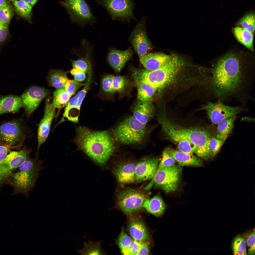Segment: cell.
Returning <instances> with one entry per match:
<instances>
[{"mask_svg": "<svg viewBox=\"0 0 255 255\" xmlns=\"http://www.w3.org/2000/svg\"><path fill=\"white\" fill-rule=\"evenodd\" d=\"M245 64L240 55L230 52L206 69L202 87L207 102L235 101L244 106L252 100L255 72Z\"/></svg>", "mask_w": 255, "mask_h": 255, "instance_id": "1", "label": "cell"}, {"mask_svg": "<svg viewBox=\"0 0 255 255\" xmlns=\"http://www.w3.org/2000/svg\"><path fill=\"white\" fill-rule=\"evenodd\" d=\"M166 136L176 144L181 140H188L194 146L195 153L205 160L212 159L209 145L212 137L206 128L200 127H185L174 123L164 115L158 119Z\"/></svg>", "mask_w": 255, "mask_h": 255, "instance_id": "2", "label": "cell"}, {"mask_svg": "<svg viewBox=\"0 0 255 255\" xmlns=\"http://www.w3.org/2000/svg\"><path fill=\"white\" fill-rule=\"evenodd\" d=\"M75 140L80 149L100 164L105 163L114 151L113 140L107 131H94L79 127Z\"/></svg>", "mask_w": 255, "mask_h": 255, "instance_id": "3", "label": "cell"}, {"mask_svg": "<svg viewBox=\"0 0 255 255\" xmlns=\"http://www.w3.org/2000/svg\"><path fill=\"white\" fill-rule=\"evenodd\" d=\"M146 125L133 116L127 117L120 122L113 129L112 134L118 142L125 144H139L146 134Z\"/></svg>", "mask_w": 255, "mask_h": 255, "instance_id": "4", "label": "cell"}, {"mask_svg": "<svg viewBox=\"0 0 255 255\" xmlns=\"http://www.w3.org/2000/svg\"><path fill=\"white\" fill-rule=\"evenodd\" d=\"M41 163L36 160L27 159L13 175V184L19 191L27 193L34 187L41 170Z\"/></svg>", "mask_w": 255, "mask_h": 255, "instance_id": "5", "label": "cell"}, {"mask_svg": "<svg viewBox=\"0 0 255 255\" xmlns=\"http://www.w3.org/2000/svg\"><path fill=\"white\" fill-rule=\"evenodd\" d=\"M182 170V166L175 165L157 169L152 179L144 189H149L154 184L167 193L175 191L179 184Z\"/></svg>", "mask_w": 255, "mask_h": 255, "instance_id": "6", "label": "cell"}, {"mask_svg": "<svg viewBox=\"0 0 255 255\" xmlns=\"http://www.w3.org/2000/svg\"><path fill=\"white\" fill-rule=\"evenodd\" d=\"M185 64L183 59L173 55L170 60L158 68L161 90L168 87L181 79Z\"/></svg>", "mask_w": 255, "mask_h": 255, "instance_id": "7", "label": "cell"}, {"mask_svg": "<svg viewBox=\"0 0 255 255\" xmlns=\"http://www.w3.org/2000/svg\"><path fill=\"white\" fill-rule=\"evenodd\" d=\"M96 1L106 8L113 20L127 21L129 23L131 19L136 20L133 14V0H97Z\"/></svg>", "mask_w": 255, "mask_h": 255, "instance_id": "8", "label": "cell"}, {"mask_svg": "<svg viewBox=\"0 0 255 255\" xmlns=\"http://www.w3.org/2000/svg\"><path fill=\"white\" fill-rule=\"evenodd\" d=\"M147 198L145 194L141 191L127 188L118 193L116 204L118 208L124 213L130 214L141 209Z\"/></svg>", "mask_w": 255, "mask_h": 255, "instance_id": "9", "label": "cell"}, {"mask_svg": "<svg viewBox=\"0 0 255 255\" xmlns=\"http://www.w3.org/2000/svg\"><path fill=\"white\" fill-rule=\"evenodd\" d=\"M199 110H205L211 122L217 124L224 119L236 116L244 109L242 107L229 106L217 101L207 102Z\"/></svg>", "mask_w": 255, "mask_h": 255, "instance_id": "10", "label": "cell"}, {"mask_svg": "<svg viewBox=\"0 0 255 255\" xmlns=\"http://www.w3.org/2000/svg\"><path fill=\"white\" fill-rule=\"evenodd\" d=\"M146 19L143 16L138 21L129 37L132 46L139 58L149 53L153 48L147 32Z\"/></svg>", "mask_w": 255, "mask_h": 255, "instance_id": "11", "label": "cell"}, {"mask_svg": "<svg viewBox=\"0 0 255 255\" xmlns=\"http://www.w3.org/2000/svg\"><path fill=\"white\" fill-rule=\"evenodd\" d=\"M29 151L25 149L11 152L0 163V184L8 179L13 170L19 168L28 158Z\"/></svg>", "mask_w": 255, "mask_h": 255, "instance_id": "12", "label": "cell"}, {"mask_svg": "<svg viewBox=\"0 0 255 255\" xmlns=\"http://www.w3.org/2000/svg\"><path fill=\"white\" fill-rule=\"evenodd\" d=\"M92 70L88 72L83 89L68 101L65 106L64 117L75 123L78 122L80 107L92 82Z\"/></svg>", "mask_w": 255, "mask_h": 255, "instance_id": "13", "label": "cell"}, {"mask_svg": "<svg viewBox=\"0 0 255 255\" xmlns=\"http://www.w3.org/2000/svg\"><path fill=\"white\" fill-rule=\"evenodd\" d=\"M72 21L83 28L86 25H93L95 17L88 4L85 0H79L74 4L65 7Z\"/></svg>", "mask_w": 255, "mask_h": 255, "instance_id": "14", "label": "cell"}, {"mask_svg": "<svg viewBox=\"0 0 255 255\" xmlns=\"http://www.w3.org/2000/svg\"><path fill=\"white\" fill-rule=\"evenodd\" d=\"M23 137L21 125L17 121L8 122L0 126V141L5 145L17 146L22 142Z\"/></svg>", "mask_w": 255, "mask_h": 255, "instance_id": "15", "label": "cell"}, {"mask_svg": "<svg viewBox=\"0 0 255 255\" xmlns=\"http://www.w3.org/2000/svg\"><path fill=\"white\" fill-rule=\"evenodd\" d=\"M49 93L47 89L38 86H32L26 90L20 98L27 114L30 115L33 112Z\"/></svg>", "mask_w": 255, "mask_h": 255, "instance_id": "16", "label": "cell"}, {"mask_svg": "<svg viewBox=\"0 0 255 255\" xmlns=\"http://www.w3.org/2000/svg\"><path fill=\"white\" fill-rule=\"evenodd\" d=\"M56 108L49 99H46L43 117L39 124L38 133V147L44 143L49 135L51 123L55 114Z\"/></svg>", "mask_w": 255, "mask_h": 255, "instance_id": "17", "label": "cell"}, {"mask_svg": "<svg viewBox=\"0 0 255 255\" xmlns=\"http://www.w3.org/2000/svg\"><path fill=\"white\" fill-rule=\"evenodd\" d=\"M159 162V159L154 157L145 158L138 162L135 169V181L139 182L152 179L157 170Z\"/></svg>", "mask_w": 255, "mask_h": 255, "instance_id": "18", "label": "cell"}, {"mask_svg": "<svg viewBox=\"0 0 255 255\" xmlns=\"http://www.w3.org/2000/svg\"><path fill=\"white\" fill-rule=\"evenodd\" d=\"M133 55L131 47L124 50L111 48L109 50L106 60L115 72H119L127 62L132 58Z\"/></svg>", "mask_w": 255, "mask_h": 255, "instance_id": "19", "label": "cell"}, {"mask_svg": "<svg viewBox=\"0 0 255 255\" xmlns=\"http://www.w3.org/2000/svg\"><path fill=\"white\" fill-rule=\"evenodd\" d=\"M173 55L161 52L149 53L139 58L140 61L145 69L153 70L160 68L169 61Z\"/></svg>", "mask_w": 255, "mask_h": 255, "instance_id": "20", "label": "cell"}, {"mask_svg": "<svg viewBox=\"0 0 255 255\" xmlns=\"http://www.w3.org/2000/svg\"><path fill=\"white\" fill-rule=\"evenodd\" d=\"M136 164L128 162L120 164L114 171L118 181L122 184L132 183L135 181V171Z\"/></svg>", "mask_w": 255, "mask_h": 255, "instance_id": "21", "label": "cell"}, {"mask_svg": "<svg viewBox=\"0 0 255 255\" xmlns=\"http://www.w3.org/2000/svg\"><path fill=\"white\" fill-rule=\"evenodd\" d=\"M165 150L180 166L202 167L204 166L201 159L199 157H196L193 154L185 153L169 147Z\"/></svg>", "mask_w": 255, "mask_h": 255, "instance_id": "22", "label": "cell"}, {"mask_svg": "<svg viewBox=\"0 0 255 255\" xmlns=\"http://www.w3.org/2000/svg\"><path fill=\"white\" fill-rule=\"evenodd\" d=\"M133 116L139 121L146 125L153 117L155 113L154 106L152 103L139 101L134 106Z\"/></svg>", "mask_w": 255, "mask_h": 255, "instance_id": "23", "label": "cell"}, {"mask_svg": "<svg viewBox=\"0 0 255 255\" xmlns=\"http://www.w3.org/2000/svg\"><path fill=\"white\" fill-rule=\"evenodd\" d=\"M22 106L21 99L18 96L11 95L0 97V115L17 112Z\"/></svg>", "mask_w": 255, "mask_h": 255, "instance_id": "24", "label": "cell"}, {"mask_svg": "<svg viewBox=\"0 0 255 255\" xmlns=\"http://www.w3.org/2000/svg\"><path fill=\"white\" fill-rule=\"evenodd\" d=\"M166 207L162 198L158 195L155 196L151 198H146L143 205V207L148 212L157 217L162 215Z\"/></svg>", "mask_w": 255, "mask_h": 255, "instance_id": "25", "label": "cell"}, {"mask_svg": "<svg viewBox=\"0 0 255 255\" xmlns=\"http://www.w3.org/2000/svg\"><path fill=\"white\" fill-rule=\"evenodd\" d=\"M129 233L134 240L141 243H144L147 239L149 234L145 225L138 220L131 222L128 227Z\"/></svg>", "mask_w": 255, "mask_h": 255, "instance_id": "26", "label": "cell"}, {"mask_svg": "<svg viewBox=\"0 0 255 255\" xmlns=\"http://www.w3.org/2000/svg\"><path fill=\"white\" fill-rule=\"evenodd\" d=\"M233 32L237 40L251 51L254 50L253 46L254 34L240 27H234Z\"/></svg>", "mask_w": 255, "mask_h": 255, "instance_id": "27", "label": "cell"}, {"mask_svg": "<svg viewBox=\"0 0 255 255\" xmlns=\"http://www.w3.org/2000/svg\"><path fill=\"white\" fill-rule=\"evenodd\" d=\"M137 90V98L140 101L152 103L155 93V88L138 81H135Z\"/></svg>", "mask_w": 255, "mask_h": 255, "instance_id": "28", "label": "cell"}, {"mask_svg": "<svg viewBox=\"0 0 255 255\" xmlns=\"http://www.w3.org/2000/svg\"><path fill=\"white\" fill-rule=\"evenodd\" d=\"M47 79L49 85L57 89L64 87L68 79L67 72L59 69L51 70Z\"/></svg>", "mask_w": 255, "mask_h": 255, "instance_id": "29", "label": "cell"}, {"mask_svg": "<svg viewBox=\"0 0 255 255\" xmlns=\"http://www.w3.org/2000/svg\"><path fill=\"white\" fill-rule=\"evenodd\" d=\"M236 116L224 119L218 124L216 136L225 141L234 126Z\"/></svg>", "mask_w": 255, "mask_h": 255, "instance_id": "30", "label": "cell"}, {"mask_svg": "<svg viewBox=\"0 0 255 255\" xmlns=\"http://www.w3.org/2000/svg\"><path fill=\"white\" fill-rule=\"evenodd\" d=\"M14 5L17 13L21 17L32 23V6L24 0H16Z\"/></svg>", "mask_w": 255, "mask_h": 255, "instance_id": "31", "label": "cell"}, {"mask_svg": "<svg viewBox=\"0 0 255 255\" xmlns=\"http://www.w3.org/2000/svg\"><path fill=\"white\" fill-rule=\"evenodd\" d=\"M101 241L94 242L90 240L87 243L84 242L83 247L77 251L81 255H106L105 252L101 247Z\"/></svg>", "mask_w": 255, "mask_h": 255, "instance_id": "32", "label": "cell"}, {"mask_svg": "<svg viewBox=\"0 0 255 255\" xmlns=\"http://www.w3.org/2000/svg\"><path fill=\"white\" fill-rule=\"evenodd\" d=\"M71 97L64 87L57 89L53 92V103L56 108L61 109L66 106Z\"/></svg>", "mask_w": 255, "mask_h": 255, "instance_id": "33", "label": "cell"}, {"mask_svg": "<svg viewBox=\"0 0 255 255\" xmlns=\"http://www.w3.org/2000/svg\"><path fill=\"white\" fill-rule=\"evenodd\" d=\"M232 248L234 255H246V241L241 236L236 237L232 244Z\"/></svg>", "mask_w": 255, "mask_h": 255, "instance_id": "34", "label": "cell"}, {"mask_svg": "<svg viewBox=\"0 0 255 255\" xmlns=\"http://www.w3.org/2000/svg\"><path fill=\"white\" fill-rule=\"evenodd\" d=\"M255 14L253 13L249 14L244 16L240 21V27L254 34L255 31Z\"/></svg>", "mask_w": 255, "mask_h": 255, "instance_id": "35", "label": "cell"}, {"mask_svg": "<svg viewBox=\"0 0 255 255\" xmlns=\"http://www.w3.org/2000/svg\"><path fill=\"white\" fill-rule=\"evenodd\" d=\"M128 81L122 76H114L113 81L111 93H114L116 91L121 92L124 90L128 84Z\"/></svg>", "mask_w": 255, "mask_h": 255, "instance_id": "36", "label": "cell"}, {"mask_svg": "<svg viewBox=\"0 0 255 255\" xmlns=\"http://www.w3.org/2000/svg\"><path fill=\"white\" fill-rule=\"evenodd\" d=\"M225 141L216 136H212L209 143V148L212 158L219 152Z\"/></svg>", "mask_w": 255, "mask_h": 255, "instance_id": "37", "label": "cell"}, {"mask_svg": "<svg viewBox=\"0 0 255 255\" xmlns=\"http://www.w3.org/2000/svg\"><path fill=\"white\" fill-rule=\"evenodd\" d=\"M13 16L12 7L7 2L0 8V20L8 24Z\"/></svg>", "mask_w": 255, "mask_h": 255, "instance_id": "38", "label": "cell"}, {"mask_svg": "<svg viewBox=\"0 0 255 255\" xmlns=\"http://www.w3.org/2000/svg\"><path fill=\"white\" fill-rule=\"evenodd\" d=\"M85 84L81 83L75 80L68 79L64 87L66 92L71 96L74 95L77 91Z\"/></svg>", "mask_w": 255, "mask_h": 255, "instance_id": "39", "label": "cell"}, {"mask_svg": "<svg viewBox=\"0 0 255 255\" xmlns=\"http://www.w3.org/2000/svg\"><path fill=\"white\" fill-rule=\"evenodd\" d=\"M175 162V159L165 149L163 152L162 158L157 169L173 166Z\"/></svg>", "mask_w": 255, "mask_h": 255, "instance_id": "40", "label": "cell"}, {"mask_svg": "<svg viewBox=\"0 0 255 255\" xmlns=\"http://www.w3.org/2000/svg\"><path fill=\"white\" fill-rule=\"evenodd\" d=\"M146 243H141L133 240L127 247L121 250V253L125 255H135Z\"/></svg>", "mask_w": 255, "mask_h": 255, "instance_id": "41", "label": "cell"}, {"mask_svg": "<svg viewBox=\"0 0 255 255\" xmlns=\"http://www.w3.org/2000/svg\"><path fill=\"white\" fill-rule=\"evenodd\" d=\"M133 240L123 229L117 242L121 251L127 247Z\"/></svg>", "mask_w": 255, "mask_h": 255, "instance_id": "42", "label": "cell"}, {"mask_svg": "<svg viewBox=\"0 0 255 255\" xmlns=\"http://www.w3.org/2000/svg\"><path fill=\"white\" fill-rule=\"evenodd\" d=\"M114 76L109 75L105 76L102 79L101 86L103 91L106 93H111L113 79Z\"/></svg>", "mask_w": 255, "mask_h": 255, "instance_id": "43", "label": "cell"}, {"mask_svg": "<svg viewBox=\"0 0 255 255\" xmlns=\"http://www.w3.org/2000/svg\"><path fill=\"white\" fill-rule=\"evenodd\" d=\"M248 255H255V230L249 234L246 239Z\"/></svg>", "mask_w": 255, "mask_h": 255, "instance_id": "44", "label": "cell"}, {"mask_svg": "<svg viewBox=\"0 0 255 255\" xmlns=\"http://www.w3.org/2000/svg\"><path fill=\"white\" fill-rule=\"evenodd\" d=\"M9 31L8 24L0 20V43L4 42L8 37Z\"/></svg>", "mask_w": 255, "mask_h": 255, "instance_id": "45", "label": "cell"}, {"mask_svg": "<svg viewBox=\"0 0 255 255\" xmlns=\"http://www.w3.org/2000/svg\"><path fill=\"white\" fill-rule=\"evenodd\" d=\"M70 72L73 76L74 80L78 82L84 81L86 77L85 73L76 68H73Z\"/></svg>", "mask_w": 255, "mask_h": 255, "instance_id": "46", "label": "cell"}, {"mask_svg": "<svg viewBox=\"0 0 255 255\" xmlns=\"http://www.w3.org/2000/svg\"><path fill=\"white\" fill-rule=\"evenodd\" d=\"M8 147L0 145V163L2 162L7 155L9 149Z\"/></svg>", "mask_w": 255, "mask_h": 255, "instance_id": "47", "label": "cell"}, {"mask_svg": "<svg viewBox=\"0 0 255 255\" xmlns=\"http://www.w3.org/2000/svg\"><path fill=\"white\" fill-rule=\"evenodd\" d=\"M148 243L145 244L141 247L135 255H148L149 254V250Z\"/></svg>", "mask_w": 255, "mask_h": 255, "instance_id": "48", "label": "cell"}, {"mask_svg": "<svg viewBox=\"0 0 255 255\" xmlns=\"http://www.w3.org/2000/svg\"><path fill=\"white\" fill-rule=\"evenodd\" d=\"M79 0H65L62 2L63 5L65 7L67 6L73 5L76 3Z\"/></svg>", "mask_w": 255, "mask_h": 255, "instance_id": "49", "label": "cell"}, {"mask_svg": "<svg viewBox=\"0 0 255 255\" xmlns=\"http://www.w3.org/2000/svg\"><path fill=\"white\" fill-rule=\"evenodd\" d=\"M32 6L34 5L38 0H24Z\"/></svg>", "mask_w": 255, "mask_h": 255, "instance_id": "50", "label": "cell"}, {"mask_svg": "<svg viewBox=\"0 0 255 255\" xmlns=\"http://www.w3.org/2000/svg\"><path fill=\"white\" fill-rule=\"evenodd\" d=\"M6 1L5 0H0V8L3 5Z\"/></svg>", "mask_w": 255, "mask_h": 255, "instance_id": "51", "label": "cell"}, {"mask_svg": "<svg viewBox=\"0 0 255 255\" xmlns=\"http://www.w3.org/2000/svg\"><path fill=\"white\" fill-rule=\"evenodd\" d=\"M0 144L3 145H4V144L2 142H1L0 141Z\"/></svg>", "mask_w": 255, "mask_h": 255, "instance_id": "52", "label": "cell"}, {"mask_svg": "<svg viewBox=\"0 0 255 255\" xmlns=\"http://www.w3.org/2000/svg\"><path fill=\"white\" fill-rule=\"evenodd\" d=\"M10 0L12 1H13L14 2V1H15L16 0Z\"/></svg>", "mask_w": 255, "mask_h": 255, "instance_id": "53", "label": "cell"}]
</instances>
